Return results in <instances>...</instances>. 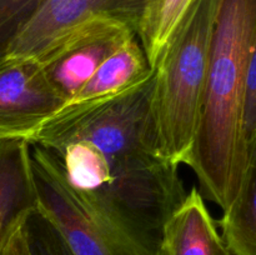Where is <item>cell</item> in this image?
I'll return each instance as SVG.
<instances>
[{"label":"cell","mask_w":256,"mask_h":255,"mask_svg":"<svg viewBox=\"0 0 256 255\" xmlns=\"http://www.w3.org/2000/svg\"><path fill=\"white\" fill-rule=\"evenodd\" d=\"M256 39V0H222L195 144L188 166L202 194L229 210L250 159L245 135V96Z\"/></svg>","instance_id":"obj_1"},{"label":"cell","mask_w":256,"mask_h":255,"mask_svg":"<svg viewBox=\"0 0 256 255\" xmlns=\"http://www.w3.org/2000/svg\"><path fill=\"white\" fill-rule=\"evenodd\" d=\"M58 155L88 209L160 254L165 222L188 194L179 166L155 152L104 154L86 140L68 142Z\"/></svg>","instance_id":"obj_2"},{"label":"cell","mask_w":256,"mask_h":255,"mask_svg":"<svg viewBox=\"0 0 256 255\" xmlns=\"http://www.w3.org/2000/svg\"><path fill=\"white\" fill-rule=\"evenodd\" d=\"M220 4L222 0H194L152 66L158 148L176 166L188 165L195 144Z\"/></svg>","instance_id":"obj_3"},{"label":"cell","mask_w":256,"mask_h":255,"mask_svg":"<svg viewBox=\"0 0 256 255\" xmlns=\"http://www.w3.org/2000/svg\"><path fill=\"white\" fill-rule=\"evenodd\" d=\"M38 209L52 222L74 255H160L88 209L52 150L30 144Z\"/></svg>","instance_id":"obj_4"},{"label":"cell","mask_w":256,"mask_h":255,"mask_svg":"<svg viewBox=\"0 0 256 255\" xmlns=\"http://www.w3.org/2000/svg\"><path fill=\"white\" fill-rule=\"evenodd\" d=\"M135 35L126 22L98 15L55 39L35 59L68 104L104 60Z\"/></svg>","instance_id":"obj_5"},{"label":"cell","mask_w":256,"mask_h":255,"mask_svg":"<svg viewBox=\"0 0 256 255\" xmlns=\"http://www.w3.org/2000/svg\"><path fill=\"white\" fill-rule=\"evenodd\" d=\"M65 105L35 58L0 65V140L30 142L36 130Z\"/></svg>","instance_id":"obj_6"},{"label":"cell","mask_w":256,"mask_h":255,"mask_svg":"<svg viewBox=\"0 0 256 255\" xmlns=\"http://www.w3.org/2000/svg\"><path fill=\"white\" fill-rule=\"evenodd\" d=\"M140 12L142 0H46L15 38L5 60L36 58L55 39L98 15L122 20L136 32Z\"/></svg>","instance_id":"obj_7"},{"label":"cell","mask_w":256,"mask_h":255,"mask_svg":"<svg viewBox=\"0 0 256 255\" xmlns=\"http://www.w3.org/2000/svg\"><path fill=\"white\" fill-rule=\"evenodd\" d=\"M160 255H229L205 196L196 186L165 222Z\"/></svg>","instance_id":"obj_8"},{"label":"cell","mask_w":256,"mask_h":255,"mask_svg":"<svg viewBox=\"0 0 256 255\" xmlns=\"http://www.w3.org/2000/svg\"><path fill=\"white\" fill-rule=\"evenodd\" d=\"M36 206L30 142L0 140V228L10 229Z\"/></svg>","instance_id":"obj_9"},{"label":"cell","mask_w":256,"mask_h":255,"mask_svg":"<svg viewBox=\"0 0 256 255\" xmlns=\"http://www.w3.org/2000/svg\"><path fill=\"white\" fill-rule=\"evenodd\" d=\"M152 70L146 54L135 35L104 60L99 69L68 104L124 92L145 79Z\"/></svg>","instance_id":"obj_10"},{"label":"cell","mask_w":256,"mask_h":255,"mask_svg":"<svg viewBox=\"0 0 256 255\" xmlns=\"http://www.w3.org/2000/svg\"><path fill=\"white\" fill-rule=\"evenodd\" d=\"M222 238L229 255H256V140L242 190L220 220Z\"/></svg>","instance_id":"obj_11"},{"label":"cell","mask_w":256,"mask_h":255,"mask_svg":"<svg viewBox=\"0 0 256 255\" xmlns=\"http://www.w3.org/2000/svg\"><path fill=\"white\" fill-rule=\"evenodd\" d=\"M194 0H142L136 35L154 66L165 42Z\"/></svg>","instance_id":"obj_12"},{"label":"cell","mask_w":256,"mask_h":255,"mask_svg":"<svg viewBox=\"0 0 256 255\" xmlns=\"http://www.w3.org/2000/svg\"><path fill=\"white\" fill-rule=\"evenodd\" d=\"M46 0H0V65L10 45Z\"/></svg>","instance_id":"obj_13"},{"label":"cell","mask_w":256,"mask_h":255,"mask_svg":"<svg viewBox=\"0 0 256 255\" xmlns=\"http://www.w3.org/2000/svg\"><path fill=\"white\" fill-rule=\"evenodd\" d=\"M25 226L35 255H74L56 228L38 206L28 214Z\"/></svg>","instance_id":"obj_14"},{"label":"cell","mask_w":256,"mask_h":255,"mask_svg":"<svg viewBox=\"0 0 256 255\" xmlns=\"http://www.w3.org/2000/svg\"><path fill=\"white\" fill-rule=\"evenodd\" d=\"M245 135L249 149L256 140V39L250 58L245 96Z\"/></svg>","instance_id":"obj_15"},{"label":"cell","mask_w":256,"mask_h":255,"mask_svg":"<svg viewBox=\"0 0 256 255\" xmlns=\"http://www.w3.org/2000/svg\"><path fill=\"white\" fill-rule=\"evenodd\" d=\"M28 216V215H26ZM25 219L20 220L8 232L2 245L0 255H35L28 236Z\"/></svg>","instance_id":"obj_16"},{"label":"cell","mask_w":256,"mask_h":255,"mask_svg":"<svg viewBox=\"0 0 256 255\" xmlns=\"http://www.w3.org/2000/svg\"><path fill=\"white\" fill-rule=\"evenodd\" d=\"M12 228H10V229H12ZM10 229H2V228H0V250H2V242H4L5 236H6L8 232H9Z\"/></svg>","instance_id":"obj_17"}]
</instances>
